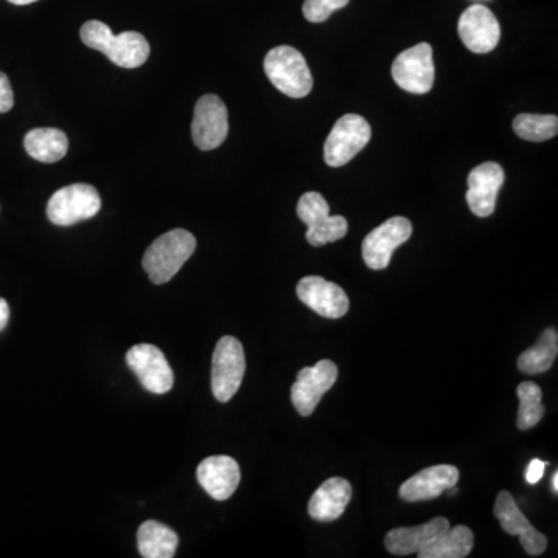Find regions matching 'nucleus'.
<instances>
[{
  "instance_id": "1",
  "label": "nucleus",
  "mask_w": 558,
  "mask_h": 558,
  "mask_svg": "<svg viewBox=\"0 0 558 558\" xmlns=\"http://www.w3.org/2000/svg\"><path fill=\"white\" fill-rule=\"evenodd\" d=\"M81 39L90 49L104 53L123 69H137L148 61L151 47L145 36L137 31H124L114 35L109 25L89 21L81 27Z\"/></svg>"
},
{
  "instance_id": "2",
  "label": "nucleus",
  "mask_w": 558,
  "mask_h": 558,
  "mask_svg": "<svg viewBox=\"0 0 558 558\" xmlns=\"http://www.w3.org/2000/svg\"><path fill=\"white\" fill-rule=\"evenodd\" d=\"M196 245V238L190 231L183 228L168 231L149 245L143 256V269L152 283H168L193 256Z\"/></svg>"
},
{
  "instance_id": "3",
  "label": "nucleus",
  "mask_w": 558,
  "mask_h": 558,
  "mask_svg": "<svg viewBox=\"0 0 558 558\" xmlns=\"http://www.w3.org/2000/svg\"><path fill=\"white\" fill-rule=\"evenodd\" d=\"M264 70L270 83L290 98H304L314 87L306 59L297 49L279 45L267 53Z\"/></svg>"
},
{
  "instance_id": "4",
  "label": "nucleus",
  "mask_w": 558,
  "mask_h": 558,
  "mask_svg": "<svg viewBox=\"0 0 558 558\" xmlns=\"http://www.w3.org/2000/svg\"><path fill=\"white\" fill-rule=\"evenodd\" d=\"M245 374L244 346L238 338L222 337L217 341L211 366V390L225 403L238 393Z\"/></svg>"
},
{
  "instance_id": "5",
  "label": "nucleus",
  "mask_w": 558,
  "mask_h": 558,
  "mask_svg": "<svg viewBox=\"0 0 558 558\" xmlns=\"http://www.w3.org/2000/svg\"><path fill=\"white\" fill-rule=\"evenodd\" d=\"M101 197L92 185L75 183L64 186L50 197L47 216L58 227H70L90 217L97 216Z\"/></svg>"
},
{
  "instance_id": "6",
  "label": "nucleus",
  "mask_w": 558,
  "mask_h": 558,
  "mask_svg": "<svg viewBox=\"0 0 558 558\" xmlns=\"http://www.w3.org/2000/svg\"><path fill=\"white\" fill-rule=\"evenodd\" d=\"M298 217L307 225L306 239L314 247L340 241L348 233V221L343 216H331L328 200L310 191L300 197Z\"/></svg>"
},
{
  "instance_id": "7",
  "label": "nucleus",
  "mask_w": 558,
  "mask_h": 558,
  "mask_svg": "<svg viewBox=\"0 0 558 558\" xmlns=\"http://www.w3.org/2000/svg\"><path fill=\"white\" fill-rule=\"evenodd\" d=\"M371 140V126L357 114H346L335 123L324 143V162L332 168L348 165Z\"/></svg>"
},
{
  "instance_id": "8",
  "label": "nucleus",
  "mask_w": 558,
  "mask_h": 558,
  "mask_svg": "<svg viewBox=\"0 0 558 558\" xmlns=\"http://www.w3.org/2000/svg\"><path fill=\"white\" fill-rule=\"evenodd\" d=\"M394 81L400 89L416 95L428 93L434 84L433 49L428 42L403 50L391 67Z\"/></svg>"
},
{
  "instance_id": "9",
  "label": "nucleus",
  "mask_w": 558,
  "mask_h": 558,
  "mask_svg": "<svg viewBox=\"0 0 558 558\" xmlns=\"http://www.w3.org/2000/svg\"><path fill=\"white\" fill-rule=\"evenodd\" d=\"M413 235V225L407 217H391L366 236L362 245L363 261L372 270L390 266L394 250Z\"/></svg>"
},
{
  "instance_id": "10",
  "label": "nucleus",
  "mask_w": 558,
  "mask_h": 558,
  "mask_svg": "<svg viewBox=\"0 0 558 558\" xmlns=\"http://www.w3.org/2000/svg\"><path fill=\"white\" fill-rule=\"evenodd\" d=\"M338 379V368L331 360H320L317 365L301 369L297 382L290 390L293 407L303 417L310 416L318 407L321 397L331 390Z\"/></svg>"
},
{
  "instance_id": "11",
  "label": "nucleus",
  "mask_w": 558,
  "mask_h": 558,
  "mask_svg": "<svg viewBox=\"0 0 558 558\" xmlns=\"http://www.w3.org/2000/svg\"><path fill=\"white\" fill-rule=\"evenodd\" d=\"M129 368L149 393L166 394L174 385V372L157 346L140 343L126 354Z\"/></svg>"
},
{
  "instance_id": "12",
  "label": "nucleus",
  "mask_w": 558,
  "mask_h": 558,
  "mask_svg": "<svg viewBox=\"0 0 558 558\" xmlns=\"http://www.w3.org/2000/svg\"><path fill=\"white\" fill-rule=\"evenodd\" d=\"M191 134L197 148L202 151L219 148L225 142L228 135V111L224 101L217 95H205L197 101Z\"/></svg>"
},
{
  "instance_id": "13",
  "label": "nucleus",
  "mask_w": 558,
  "mask_h": 558,
  "mask_svg": "<svg viewBox=\"0 0 558 558\" xmlns=\"http://www.w3.org/2000/svg\"><path fill=\"white\" fill-rule=\"evenodd\" d=\"M458 33L470 52L484 55L495 49L501 38V27L495 14L481 4L472 5L461 14Z\"/></svg>"
},
{
  "instance_id": "14",
  "label": "nucleus",
  "mask_w": 558,
  "mask_h": 558,
  "mask_svg": "<svg viewBox=\"0 0 558 558\" xmlns=\"http://www.w3.org/2000/svg\"><path fill=\"white\" fill-rule=\"evenodd\" d=\"M301 303L324 318L345 317L349 310V298L338 284L321 276H304L297 286Z\"/></svg>"
},
{
  "instance_id": "15",
  "label": "nucleus",
  "mask_w": 558,
  "mask_h": 558,
  "mask_svg": "<svg viewBox=\"0 0 558 558\" xmlns=\"http://www.w3.org/2000/svg\"><path fill=\"white\" fill-rule=\"evenodd\" d=\"M493 514L500 521L503 531L509 535H518L521 546L529 555H541L548 548V538L529 523L526 515L515 503L514 496L507 490H501L496 496Z\"/></svg>"
},
{
  "instance_id": "16",
  "label": "nucleus",
  "mask_w": 558,
  "mask_h": 558,
  "mask_svg": "<svg viewBox=\"0 0 558 558\" xmlns=\"http://www.w3.org/2000/svg\"><path fill=\"white\" fill-rule=\"evenodd\" d=\"M459 470L455 465H433L411 476L400 486L399 495L407 503L434 500L445 490L453 489L458 483Z\"/></svg>"
},
{
  "instance_id": "17",
  "label": "nucleus",
  "mask_w": 558,
  "mask_h": 558,
  "mask_svg": "<svg viewBox=\"0 0 558 558\" xmlns=\"http://www.w3.org/2000/svg\"><path fill=\"white\" fill-rule=\"evenodd\" d=\"M467 204L475 216L489 217L496 207V199L504 183V169L495 162H486L469 174Z\"/></svg>"
},
{
  "instance_id": "18",
  "label": "nucleus",
  "mask_w": 558,
  "mask_h": 558,
  "mask_svg": "<svg viewBox=\"0 0 558 558\" xmlns=\"http://www.w3.org/2000/svg\"><path fill=\"white\" fill-rule=\"evenodd\" d=\"M197 481L213 500L225 501L238 489L241 469L230 456H210L197 467Z\"/></svg>"
},
{
  "instance_id": "19",
  "label": "nucleus",
  "mask_w": 558,
  "mask_h": 558,
  "mask_svg": "<svg viewBox=\"0 0 558 558\" xmlns=\"http://www.w3.org/2000/svg\"><path fill=\"white\" fill-rule=\"evenodd\" d=\"M352 498V486L345 478H329L310 498V517L320 523H331L345 514Z\"/></svg>"
},
{
  "instance_id": "20",
  "label": "nucleus",
  "mask_w": 558,
  "mask_h": 558,
  "mask_svg": "<svg viewBox=\"0 0 558 558\" xmlns=\"http://www.w3.org/2000/svg\"><path fill=\"white\" fill-rule=\"evenodd\" d=\"M450 521L444 517L433 518L428 523L413 527H397L385 537L386 551L393 555H411L424 549L434 538L447 531Z\"/></svg>"
},
{
  "instance_id": "21",
  "label": "nucleus",
  "mask_w": 558,
  "mask_h": 558,
  "mask_svg": "<svg viewBox=\"0 0 558 558\" xmlns=\"http://www.w3.org/2000/svg\"><path fill=\"white\" fill-rule=\"evenodd\" d=\"M137 546L142 557L173 558L179 546V537L171 527L149 520L138 527Z\"/></svg>"
},
{
  "instance_id": "22",
  "label": "nucleus",
  "mask_w": 558,
  "mask_h": 558,
  "mask_svg": "<svg viewBox=\"0 0 558 558\" xmlns=\"http://www.w3.org/2000/svg\"><path fill=\"white\" fill-rule=\"evenodd\" d=\"M475 545V535L470 527H448L447 531L430 541L424 549L417 552L419 558H465L469 557Z\"/></svg>"
},
{
  "instance_id": "23",
  "label": "nucleus",
  "mask_w": 558,
  "mask_h": 558,
  "mask_svg": "<svg viewBox=\"0 0 558 558\" xmlns=\"http://www.w3.org/2000/svg\"><path fill=\"white\" fill-rule=\"evenodd\" d=\"M25 151L42 163H56L66 157L69 138L55 128H38L28 132L24 140Z\"/></svg>"
},
{
  "instance_id": "24",
  "label": "nucleus",
  "mask_w": 558,
  "mask_h": 558,
  "mask_svg": "<svg viewBox=\"0 0 558 558\" xmlns=\"http://www.w3.org/2000/svg\"><path fill=\"white\" fill-rule=\"evenodd\" d=\"M558 334L554 328L545 329L538 338L537 345L527 349L518 357V369L524 374L535 376L551 369L552 363L557 359Z\"/></svg>"
},
{
  "instance_id": "25",
  "label": "nucleus",
  "mask_w": 558,
  "mask_h": 558,
  "mask_svg": "<svg viewBox=\"0 0 558 558\" xmlns=\"http://www.w3.org/2000/svg\"><path fill=\"white\" fill-rule=\"evenodd\" d=\"M514 132L527 142H546L558 134L557 115H517L514 120Z\"/></svg>"
},
{
  "instance_id": "26",
  "label": "nucleus",
  "mask_w": 558,
  "mask_h": 558,
  "mask_svg": "<svg viewBox=\"0 0 558 558\" xmlns=\"http://www.w3.org/2000/svg\"><path fill=\"white\" fill-rule=\"evenodd\" d=\"M518 399H520V408H518L517 425L520 430H531L532 427L545 416V407L541 403L540 386L534 382H523L517 388Z\"/></svg>"
},
{
  "instance_id": "27",
  "label": "nucleus",
  "mask_w": 558,
  "mask_h": 558,
  "mask_svg": "<svg viewBox=\"0 0 558 558\" xmlns=\"http://www.w3.org/2000/svg\"><path fill=\"white\" fill-rule=\"evenodd\" d=\"M348 4L349 0H304V18L314 24H320L328 21L334 11L341 10Z\"/></svg>"
},
{
  "instance_id": "28",
  "label": "nucleus",
  "mask_w": 558,
  "mask_h": 558,
  "mask_svg": "<svg viewBox=\"0 0 558 558\" xmlns=\"http://www.w3.org/2000/svg\"><path fill=\"white\" fill-rule=\"evenodd\" d=\"M14 95L10 80L5 73L0 72V114H7L13 109Z\"/></svg>"
},
{
  "instance_id": "29",
  "label": "nucleus",
  "mask_w": 558,
  "mask_h": 558,
  "mask_svg": "<svg viewBox=\"0 0 558 558\" xmlns=\"http://www.w3.org/2000/svg\"><path fill=\"white\" fill-rule=\"evenodd\" d=\"M546 465L548 462L540 461V459H532L531 464L527 467L526 481L529 484H537L541 478H543V473H545Z\"/></svg>"
},
{
  "instance_id": "30",
  "label": "nucleus",
  "mask_w": 558,
  "mask_h": 558,
  "mask_svg": "<svg viewBox=\"0 0 558 558\" xmlns=\"http://www.w3.org/2000/svg\"><path fill=\"white\" fill-rule=\"evenodd\" d=\"M8 320H10V306L4 298H0V331L7 328Z\"/></svg>"
},
{
  "instance_id": "31",
  "label": "nucleus",
  "mask_w": 558,
  "mask_h": 558,
  "mask_svg": "<svg viewBox=\"0 0 558 558\" xmlns=\"http://www.w3.org/2000/svg\"><path fill=\"white\" fill-rule=\"evenodd\" d=\"M551 486H552V490H554L555 495H557V493H558V473L557 472H554V475H552Z\"/></svg>"
},
{
  "instance_id": "32",
  "label": "nucleus",
  "mask_w": 558,
  "mask_h": 558,
  "mask_svg": "<svg viewBox=\"0 0 558 558\" xmlns=\"http://www.w3.org/2000/svg\"><path fill=\"white\" fill-rule=\"evenodd\" d=\"M8 2L14 5H28L35 4L36 0H8Z\"/></svg>"
}]
</instances>
